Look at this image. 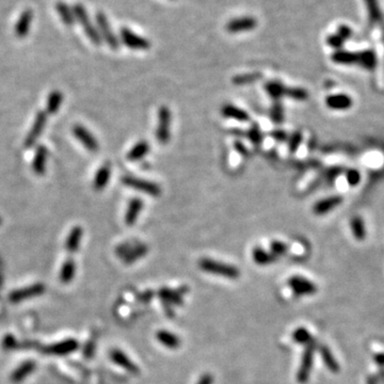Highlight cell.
Wrapping results in <instances>:
<instances>
[{"mask_svg":"<svg viewBox=\"0 0 384 384\" xmlns=\"http://www.w3.org/2000/svg\"><path fill=\"white\" fill-rule=\"evenodd\" d=\"M338 34L345 41L346 39H348L351 35V29L347 27V26H341V27L338 29Z\"/></svg>","mask_w":384,"mask_h":384,"instance_id":"49","label":"cell"},{"mask_svg":"<svg viewBox=\"0 0 384 384\" xmlns=\"http://www.w3.org/2000/svg\"><path fill=\"white\" fill-rule=\"evenodd\" d=\"M76 273V264L72 259L66 260L61 267L60 270V281L63 284H70Z\"/></svg>","mask_w":384,"mask_h":384,"instance_id":"30","label":"cell"},{"mask_svg":"<svg viewBox=\"0 0 384 384\" xmlns=\"http://www.w3.org/2000/svg\"><path fill=\"white\" fill-rule=\"evenodd\" d=\"M121 40H122L123 44L125 46H127L128 48L134 49V50H145L149 49L151 47V43L149 40H146L142 36L136 34L134 31H131L130 29L123 27L121 29Z\"/></svg>","mask_w":384,"mask_h":384,"instance_id":"7","label":"cell"},{"mask_svg":"<svg viewBox=\"0 0 384 384\" xmlns=\"http://www.w3.org/2000/svg\"><path fill=\"white\" fill-rule=\"evenodd\" d=\"M81 238H82V229L80 226H75V228H73L65 241L66 251L70 252V253H76V252L79 250Z\"/></svg>","mask_w":384,"mask_h":384,"instance_id":"24","label":"cell"},{"mask_svg":"<svg viewBox=\"0 0 384 384\" xmlns=\"http://www.w3.org/2000/svg\"><path fill=\"white\" fill-rule=\"evenodd\" d=\"M221 114H222L224 118L233 119L235 121H238V122H243V123L249 122L250 121V115L248 112L232 104H225L224 106L221 108Z\"/></svg>","mask_w":384,"mask_h":384,"instance_id":"17","label":"cell"},{"mask_svg":"<svg viewBox=\"0 0 384 384\" xmlns=\"http://www.w3.org/2000/svg\"><path fill=\"white\" fill-rule=\"evenodd\" d=\"M149 253V246L145 244L138 243L133 249H131L127 254L123 257V261L126 265H131L134 262L140 261L141 259Z\"/></svg>","mask_w":384,"mask_h":384,"instance_id":"23","label":"cell"},{"mask_svg":"<svg viewBox=\"0 0 384 384\" xmlns=\"http://www.w3.org/2000/svg\"><path fill=\"white\" fill-rule=\"evenodd\" d=\"M150 152V144L147 141H139L138 143H136L133 149H131L127 154V159L129 161H138L149 154Z\"/></svg>","mask_w":384,"mask_h":384,"instance_id":"28","label":"cell"},{"mask_svg":"<svg viewBox=\"0 0 384 384\" xmlns=\"http://www.w3.org/2000/svg\"><path fill=\"white\" fill-rule=\"evenodd\" d=\"M288 251V246L283 243V241L280 240H273L271 241L270 244V252L271 253L276 256V257H280L285 255Z\"/></svg>","mask_w":384,"mask_h":384,"instance_id":"40","label":"cell"},{"mask_svg":"<svg viewBox=\"0 0 384 384\" xmlns=\"http://www.w3.org/2000/svg\"><path fill=\"white\" fill-rule=\"evenodd\" d=\"M271 137L277 142H285L288 139V135L286 134V131H284L282 129L273 130L271 133Z\"/></svg>","mask_w":384,"mask_h":384,"instance_id":"46","label":"cell"},{"mask_svg":"<svg viewBox=\"0 0 384 384\" xmlns=\"http://www.w3.org/2000/svg\"><path fill=\"white\" fill-rule=\"evenodd\" d=\"M332 60L339 64H353L357 63V55L353 52L338 50L332 56Z\"/></svg>","mask_w":384,"mask_h":384,"instance_id":"32","label":"cell"},{"mask_svg":"<svg viewBox=\"0 0 384 384\" xmlns=\"http://www.w3.org/2000/svg\"><path fill=\"white\" fill-rule=\"evenodd\" d=\"M47 156H48V152H47V149L44 145H41L36 149L32 162V170L36 175L45 174Z\"/></svg>","mask_w":384,"mask_h":384,"instance_id":"22","label":"cell"},{"mask_svg":"<svg viewBox=\"0 0 384 384\" xmlns=\"http://www.w3.org/2000/svg\"><path fill=\"white\" fill-rule=\"evenodd\" d=\"M315 350H316V343L312 340L311 343L307 345V348H305L302 354L301 364H300V367L297 371V381L299 383L304 384L308 381L309 375H311L313 368Z\"/></svg>","mask_w":384,"mask_h":384,"instance_id":"4","label":"cell"},{"mask_svg":"<svg viewBox=\"0 0 384 384\" xmlns=\"http://www.w3.org/2000/svg\"><path fill=\"white\" fill-rule=\"evenodd\" d=\"M34 369H35V363L32 361H26L12 372L11 381L14 383L22 382L30 375V373H32Z\"/></svg>","mask_w":384,"mask_h":384,"instance_id":"26","label":"cell"},{"mask_svg":"<svg viewBox=\"0 0 384 384\" xmlns=\"http://www.w3.org/2000/svg\"><path fill=\"white\" fill-rule=\"evenodd\" d=\"M138 244V241L136 240H131V241H125V243L121 244L117 246V249H115V254H117L121 259H123V257L128 253V252L134 248V246Z\"/></svg>","mask_w":384,"mask_h":384,"instance_id":"44","label":"cell"},{"mask_svg":"<svg viewBox=\"0 0 384 384\" xmlns=\"http://www.w3.org/2000/svg\"><path fill=\"white\" fill-rule=\"evenodd\" d=\"M344 43V40L340 38L338 34H333L331 35L328 38V44L332 47H335V48H338Z\"/></svg>","mask_w":384,"mask_h":384,"instance_id":"47","label":"cell"},{"mask_svg":"<svg viewBox=\"0 0 384 384\" xmlns=\"http://www.w3.org/2000/svg\"><path fill=\"white\" fill-rule=\"evenodd\" d=\"M360 173L357 172L356 170H350L347 173V181H348V184L351 186H355L359 184L360 182Z\"/></svg>","mask_w":384,"mask_h":384,"instance_id":"45","label":"cell"},{"mask_svg":"<svg viewBox=\"0 0 384 384\" xmlns=\"http://www.w3.org/2000/svg\"><path fill=\"white\" fill-rule=\"evenodd\" d=\"M78 346H79V344H78V341L76 339L70 338L45 347L44 352L45 353L54 354V355H65L77 350Z\"/></svg>","mask_w":384,"mask_h":384,"instance_id":"13","label":"cell"},{"mask_svg":"<svg viewBox=\"0 0 384 384\" xmlns=\"http://www.w3.org/2000/svg\"><path fill=\"white\" fill-rule=\"evenodd\" d=\"M46 122H47V114L41 110V111L36 113L34 122L32 126H31V129L29 130V133L25 139L24 144L26 149H30V147H32L36 143V141H38V139L40 138L41 134L43 133V130L46 126Z\"/></svg>","mask_w":384,"mask_h":384,"instance_id":"9","label":"cell"},{"mask_svg":"<svg viewBox=\"0 0 384 384\" xmlns=\"http://www.w3.org/2000/svg\"><path fill=\"white\" fill-rule=\"evenodd\" d=\"M152 296H153V292H145L144 293H142V294H141L140 300H141L142 302H149L150 300L152 299Z\"/></svg>","mask_w":384,"mask_h":384,"instance_id":"51","label":"cell"},{"mask_svg":"<svg viewBox=\"0 0 384 384\" xmlns=\"http://www.w3.org/2000/svg\"><path fill=\"white\" fill-rule=\"evenodd\" d=\"M122 183L126 187H129L137 191L146 193L151 197L157 198L161 194V187L158 185V184L143 180V178L131 176V175H125L122 177Z\"/></svg>","mask_w":384,"mask_h":384,"instance_id":"2","label":"cell"},{"mask_svg":"<svg viewBox=\"0 0 384 384\" xmlns=\"http://www.w3.org/2000/svg\"><path fill=\"white\" fill-rule=\"evenodd\" d=\"M257 25V20L252 16H243L232 19L226 25V30L230 33H238L244 31L253 30Z\"/></svg>","mask_w":384,"mask_h":384,"instance_id":"14","label":"cell"},{"mask_svg":"<svg viewBox=\"0 0 384 384\" xmlns=\"http://www.w3.org/2000/svg\"><path fill=\"white\" fill-rule=\"evenodd\" d=\"M73 134L75 136V138L77 140L80 141V143L86 147L88 151L90 152H97L99 149L98 141L96 140L95 137H94L90 131H89L85 126L82 125H74L73 127Z\"/></svg>","mask_w":384,"mask_h":384,"instance_id":"11","label":"cell"},{"mask_svg":"<svg viewBox=\"0 0 384 384\" xmlns=\"http://www.w3.org/2000/svg\"><path fill=\"white\" fill-rule=\"evenodd\" d=\"M270 118L273 123L281 124L284 121V109L280 102H276L273 104L270 111Z\"/></svg>","mask_w":384,"mask_h":384,"instance_id":"39","label":"cell"},{"mask_svg":"<svg viewBox=\"0 0 384 384\" xmlns=\"http://www.w3.org/2000/svg\"><path fill=\"white\" fill-rule=\"evenodd\" d=\"M286 89L287 88L282 82L277 80L268 81L265 85V90L267 91L268 95L272 99H275L276 102H278V99L281 97L286 96Z\"/></svg>","mask_w":384,"mask_h":384,"instance_id":"29","label":"cell"},{"mask_svg":"<svg viewBox=\"0 0 384 384\" xmlns=\"http://www.w3.org/2000/svg\"><path fill=\"white\" fill-rule=\"evenodd\" d=\"M303 136L300 131H294V133L289 137L288 139V150L291 153H294L298 149L300 144L302 143Z\"/></svg>","mask_w":384,"mask_h":384,"instance_id":"43","label":"cell"},{"mask_svg":"<svg viewBox=\"0 0 384 384\" xmlns=\"http://www.w3.org/2000/svg\"><path fill=\"white\" fill-rule=\"evenodd\" d=\"M199 268L209 275L230 278V280H236L240 276V271L237 267L228 264V262L207 259V257L199 261Z\"/></svg>","mask_w":384,"mask_h":384,"instance_id":"1","label":"cell"},{"mask_svg":"<svg viewBox=\"0 0 384 384\" xmlns=\"http://www.w3.org/2000/svg\"><path fill=\"white\" fill-rule=\"evenodd\" d=\"M110 359L117 364L118 366L122 367L123 369L128 371L133 375H138L140 372V368L138 365H136L135 363L130 360V357L120 349H113L110 352Z\"/></svg>","mask_w":384,"mask_h":384,"instance_id":"12","label":"cell"},{"mask_svg":"<svg viewBox=\"0 0 384 384\" xmlns=\"http://www.w3.org/2000/svg\"><path fill=\"white\" fill-rule=\"evenodd\" d=\"M261 78V73H249V74H241V75H236L233 78L234 85L241 86L246 85V83H252L256 80H259Z\"/></svg>","mask_w":384,"mask_h":384,"instance_id":"37","label":"cell"},{"mask_svg":"<svg viewBox=\"0 0 384 384\" xmlns=\"http://www.w3.org/2000/svg\"><path fill=\"white\" fill-rule=\"evenodd\" d=\"M292 339L294 340V343H297L299 345H308L312 339V335L308 332V330L301 327L298 328L293 331L292 333Z\"/></svg>","mask_w":384,"mask_h":384,"instance_id":"35","label":"cell"},{"mask_svg":"<svg viewBox=\"0 0 384 384\" xmlns=\"http://www.w3.org/2000/svg\"><path fill=\"white\" fill-rule=\"evenodd\" d=\"M341 202H343V198L339 196H333L327 199H323L322 201H319L314 205L313 212L319 215H324L329 213L330 210L338 207Z\"/></svg>","mask_w":384,"mask_h":384,"instance_id":"19","label":"cell"},{"mask_svg":"<svg viewBox=\"0 0 384 384\" xmlns=\"http://www.w3.org/2000/svg\"><path fill=\"white\" fill-rule=\"evenodd\" d=\"M44 292H45V286L41 283H36L33 284V285L16 289V291L12 292L9 294V300L10 302L12 303H19L30 298L38 297Z\"/></svg>","mask_w":384,"mask_h":384,"instance_id":"10","label":"cell"},{"mask_svg":"<svg viewBox=\"0 0 384 384\" xmlns=\"http://www.w3.org/2000/svg\"><path fill=\"white\" fill-rule=\"evenodd\" d=\"M327 106L335 110H345L352 106V99L346 94H336L327 97Z\"/></svg>","mask_w":384,"mask_h":384,"instance_id":"27","label":"cell"},{"mask_svg":"<svg viewBox=\"0 0 384 384\" xmlns=\"http://www.w3.org/2000/svg\"><path fill=\"white\" fill-rule=\"evenodd\" d=\"M246 135H248L249 140L255 145L261 144V142L262 141V134L260 129L259 124H256V123L251 125V127L248 130V134Z\"/></svg>","mask_w":384,"mask_h":384,"instance_id":"41","label":"cell"},{"mask_svg":"<svg viewBox=\"0 0 384 384\" xmlns=\"http://www.w3.org/2000/svg\"><path fill=\"white\" fill-rule=\"evenodd\" d=\"M288 286L297 297L311 296L317 292V287L312 281L300 276H293L289 278Z\"/></svg>","mask_w":384,"mask_h":384,"instance_id":"6","label":"cell"},{"mask_svg":"<svg viewBox=\"0 0 384 384\" xmlns=\"http://www.w3.org/2000/svg\"><path fill=\"white\" fill-rule=\"evenodd\" d=\"M351 228L353 230V235L355 236V238L357 240H363L365 238V228L364 223H363V220L360 217H355L352 219L351 221Z\"/></svg>","mask_w":384,"mask_h":384,"instance_id":"38","label":"cell"},{"mask_svg":"<svg viewBox=\"0 0 384 384\" xmlns=\"http://www.w3.org/2000/svg\"><path fill=\"white\" fill-rule=\"evenodd\" d=\"M63 101V95L60 91H52L50 92L48 98H47V105L46 110L47 113L55 114L58 112V110L61 107V104Z\"/></svg>","mask_w":384,"mask_h":384,"instance_id":"31","label":"cell"},{"mask_svg":"<svg viewBox=\"0 0 384 384\" xmlns=\"http://www.w3.org/2000/svg\"><path fill=\"white\" fill-rule=\"evenodd\" d=\"M73 12L74 15H75V17L77 18L78 22L80 23L82 29L85 30V32L87 34V36L94 45H101V42H102V38L101 35H99L98 30L94 27L93 24L91 23L90 18H89V15L86 11L85 7L82 6L80 3H77L74 6L73 8Z\"/></svg>","mask_w":384,"mask_h":384,"instance_id":"3","label":"cell"},{"mask_svg":"<svg viewBox=\"0 0 384 384\" xmlns=\"http://www.w3.org/2000/svg\"><path fill=\"white\" fill-rule=\"evenodd\" d=\"M320 355H322L323 363L331 371H338V362L334 360V357L331 353V351L329 348H327L325 346L320 347Z\"/></svg>","mask_w":384,"mask_h":384,"instance_id":"36","label":"cell"},{"mask_svg":"<svg viewBox=\"0 0 384 384\" xmlns=\"http://www.w3.org/2000/svg\"><path fill=\"white\" fill-rule=\"evenodd\" d=\"M32 18H33V12L31 11L30 9L25 10V11L22 12V14L19 15V18L16 22V25H15V28H14V32L15 35L17 36L19 39H23L27 36L29 30H30V26H31V22H32Z\"/></svg>","mask_w":384,"mask_h":384,"instance_id":"15","label":"cell"},{"mask_svg":"<svg viewBox=\"0 0 384 384\" xmlns=\"http://www.w3.org/2000/svg\"><path fill=\"white\" fill-rule=\"evenodd\" d=\"M96 23L98 26V32H99V35H101V38L104 39V41L109 45L110 48L118 49V47L120 45L119 40L117 38V35L114 34L111 27H110L106 15L102 12L97 13L96 14Z\"/></svg>","mask_w":384,"mask_h":384,"instance_id":"8","label":"cell"},{"mask_svg":"<svg viewBox=\"0 0 384 384\" xmlns=\"http://www.w3.org/2000/svg\"><path fill=\"white\" fill-rule=\"evenodd\" d=\"M172 113L167 106H161L158 110V124L156 129V138L159 143L166 144L170 140V127Z\"/></svg>","mask_w":384,"mask_h":384,"instance_id":"5","label":"cell"},{"mask_svg":"<svg viewBox=\"0 0 384 384\" xmlns=\"http://www.w3.org/2000/svg\"><path fill=\"white\" fill-rule=\"evenodd\" d=\"M286 96L297 99V101H304L308 97V94L302 88H287Z\"/></svg>","mask_w":384,"mask_h":384,"instance_id":"42","label":"cell"},{"mask_svg":"<svg viewBox=\"0 0 384 384\" xmlns=\"http://www.w3.org/2000/svg\"><path fill=\"white\" fill-rule=\"evenodd\" d=\"M357 63L368 70H372L376 65V56L371 50L363 51L357 55Z\"/></svg>","mask_w":384,"mask_h":384,"instance_id":"34","label":"cell"},{"mask_svg":"<svg viewBox=\"0 0 384 384\" xmlns=\"http://www.w3.org/2000/svg\"><path fill=\"white\" fill-rule=\"evenodd\" d=\"M252 259L259 266H268L273 264L277 260V257L273 255L271 252L261 248V246H255L252 251Z\"/></svg>","mask_w":384,"mask_h":384,"instance_id":"25","label":"cell"},{"mask_svg":"<svg viewBox=\"0 0 384 384\" xmlns=\"http://www.w3.org/2000/svg\"><path fill=\"white\" fill-rule=\"evenodd\" d=\"M215 378L210 372H204L203 375L200 377L197 384H214Z\"/></svg>","mask_w":384,"mask_h":384,"instance_id":"48","label":"cell"},{"mask_svg":"<svg viewBox=\"0 0 384 384\" xmlns=\"http://www.w3.org/2000/svg\"><path fill=\"white\" fill-rule=\"evenodd\" d=\"M142 208H143V201H142L141 199L134 198L130 200L128 203L127 209H126V214H125L126 225L131 226L137 222V220H138V218H139Z\"/></svg>","mask_w":384,"mask_h":384,"instance_id":"18","label":"cell"},{"mask_svg":"<svg viewBox=\"0 0 384 384\" xmlns=\"http://www.w3.org/2000/svg\"><path fill=\"white\" fill-rule=\"evenodd\" d=\"M1 222H2V220H1V218H0V225H1Z\"/></svg>","mask_w":384,"mask_h":384,"instance_id":"52","label":"cell"},{"mask_svg":"<svg viewBox=\"0 0 384 384\" xmlns=\"http://www.w3.org/2000/svg\"><path fill=\"white\" fill-rule=\"evenodd\" d=\"M156 338L159 343L169 349H177L181 347L182 340L176 334L168 330H159L156 333Z\"/></svg>","mask_w":384,"mask_h":384,"instance_id":"20","label":"cell"},{"mask_svg":"<svg viewBox=\"0 0 384 384\" xmlns=\"http://www.w3.org/2000/svg\"><path fill=\"white\" fill-rule=\"evenodd\" d=\"M235 149H236V151L239 152V154H241L243 156L246 157L249 155V151L246 150V147L243 143H241V142H238V141L235 142Z\"/></svg>","mask_w":384,"mask_h":384,"instance_id":"50","label":"cell"},{"mask_svg":"<svg viewBox=\"0 0 384 384\" xmlns=\"http://www.w3.org/2000/svg\"><path fill=\"white\" fill-rule=\"evenodd\" d=\"M110 176H111V167H110L109 164H106L99 168L93 181L94 190L96 191L104 190L108 185V183L110 181Z\"/></svg>","mask_w":384,"mask_h":384,"instance_id":"21","label":"cell"},{"mask_svg":"<svg viewBox=\"0 0 384 384\" xmlns=\"http://www.w3.org/2000/svg\"><path fill=\"white\" fill-rule=\"evenodd\" d=\"M56 8L58 14L60 15L62 22L66 26H72L74 24V19H75V15H74L73 10L68 8L64 2H58Z\"/></svg>","mask_w":384,"mask_h":384,"instance_id":"33","label":"cell"},{"mask_svg":"<svg viewBox=\"0 0 384 384\" xmlns=\"http://www.w3.org/2000/svg\"><path fill=\"white\" fill-rule=\"evenodd\" d=\"M185 287H183V289ZM183 289L174 291V289L164 287L159 289L158 296L161 299V301L166 305H169V307H173V305H182L184 302L183 294L186 292H183Z\"/></svg>","mask_w":384,"mask_h":384,"instance_id":"16","label":"cell"}]
</instances>
